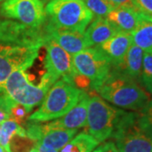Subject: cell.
I'll use <instances>...</instances> for the list:
<instances>
[{
    "label": "cell",
    "instance_id": "1",
    "mask_svg": "<svg viewBox=\"0 0 152 152\" xmlns=\"http://www.w3.org/2000/svg\"><path fill=\"white\" fill-rule=\"evenodd\" d=\"M44 39L43 27L33 29L11 20H0V86L14 71L26 70L32 65Z\"/></svg>",
    "mask_w": 152,
    "mask_h": 152
},
{
    "label": "cell",
    "instance_id": "2",
    "mask_svg": "<svg viewBox=\"0 0 152 152\" xmlns=\"http://www.w3.org/2000/svg\"><path fill=\"white\" fill-rule=\"evenodd\" d=\"M94 90L114 106L133 112L141 111L151 102L149 93L138 81L113 67L108 76Z\"/></svg>",
    "mask_w": 152,
    "mask_h": 152
},
{
    "label": "cell",
    "instance_id": "3",
    "mask_svg": "<svg viewBox=\"0 0 152 152\" xmlns=\"http://www.w3.org/2000/svg\"><path fill=\"white\" fill-rule=\"evenodd\" d=\"M84 93L73 83L58 80L49 88L39 108L28 117V122L45 123L59 118L78 103Z\"/></svg>",
    "mask_w": 152,
    "mask_h": 152
},
{
    "label": "cell",
    "instance_id": "4",
    "mask_svg": "<svg viewBox=\"0 0 152 152\" xmlns=\"http://www.w3.org/2000/svg\"><path fill=\"white\" fill-rule=\"evenodd\" d=\"M45 13L51 26L80 32L86 31L94 18L82 0H50Z\"/></svg>",
    "mask_w": 152,
    "mask_h": 152
},
{
    "label": "cell",
    "instance_id": "5",
    "mask_svg": "<svg viewBox=\"0 0 152 152\" xmlns=\"http://www.w3.org/2000/svg\"><path fill=\"white\" fill-rule=\"evenodd\" d=\"M139 112L121 110L111 138L121 152H152V138L139 125Z\"/></svg>",
    "mask_w": 152,
    "mask_h": 152
},
{
    "label": "cell",
    "instance_id": "6",
    "mask_svg": "<svg viewBox=\"0 0 152 152\" xmlns=\"http://www.w3.org/2000/svg\"><path fill=\"white\" fill-rule=\"evenodd\" d=\"M43 46L47 50L45 58L46 73L39 85L50 88L60 78L74 84L73 80L77 73L74 69L70 55L46 32Z\"/></svg>",
    "mask_w": 152,
    "mask_h": 152
},
{
    "label": "cell",
    "instance_id": "7",
    "mask_svg": "<svg viewBox=\"0 0 152 152\" xmlns=\"http://www.w3.org/2000/svg\"><path fill=\"white\" fill-rule=\"evenodd\" d=\"M121 109L115 108L99 96H89L86 127L88 134L99 143L111 138Z\"/></svg>",
    "mask_w": 152,
    "mask_h": 152
},
{
    "label": "cell",
    "instance_id": "8",
    "mask_svg": "<svg viewBox=\"0 0 152 152\" xmlns=\"http://www.w3.org/2000/svg\"><path fill=\"white\" fill-rule=\"evenodd\" d=\"M4 88L11 99L22 105L28 113L42 102L49 90L41 85H33L26 70L22 69L14 71L6 80Z\"/></svg>",
    "mask_w": 152,
    "mask_h": 152
},
{
    "label": "cell",
    "instance_id": "9",
    "mask_svg": "<svg viewBox=\"0 0 152 152\" xmlns=\"http://www.w3.org/2000/svg\"><path fill=\"white\" fill-rule=\"evenodd\" d=\"M72 63L77 74L91 80V88L100 86L112 69L109 58L99 48H90L73 55Z\"/></svg>",
    "mask_w": 152,
    "mask_h": 152
},
{
    "label": "cell",
    "instance_id": "10",
    "mask_svg": "<svg viewBox=\"0 0 152 152\" xmlns=\"http://www.w3.org/2000/svg\"><path fill=\"white\" fill-rule=\"evenodd\" d=\"M0 15L33 29L43 27L47 20L41 0H5L0 8Z\"/></svg>",
    "mask_w": 152,
    "mask_h": 152
},
{
    "label": "cell",
    "instance_id": "11",
    "mask_svg": "<svg viewBox=\"0 0 152 152\" xmlns=\"http://www.w3.org/2000/svg\"><path fill=\"white\" fill-rule=\"evenodd\" d=\"M44 31L69 54L75 55L88 48L85 32L58 29L48 23L44 26Z\"/></svg>",
    "mask_w": 152,
    "mask_h": 152
},
{
    "label": "cell",
    "instance_id": "12",
    "mask_svg": "<svg viewBox=\"0 0 152 152\" xmlns=\"http://www.w3.org/2000/svg\"><path fill=\"white\" fill-rule=\"evenodd\" d=\"M89 96L84 93L78 103L69 113L55 121L44 124L46 129H78L86 126Z\"/></svg>",
    "mask_w": 152,
    "mask_h": 152
},
{
    "label": "cell",
    "instance_id": "13",
    "mask_svg": "<svg viewBox=\"0 0 152 152\" xmlns=\"http://www.w3.org/2000/svg\"><path fill=\"white\" fill-rule=\"evenodd\" d=\"M131 45V34L118 31L98 48L108 58L112 67L117 68L123 63Z\"/></svg>",
    "mask_w": 152,
    "mask_h": 152
},
{
    "label": "cell",
    "instance_id": "14",
    "mask_svg": "<svg viewBox=\"0 0 152 152\" xmlns=\"http://www.w3.org/2000/svg\"><path fill=\"white\" fill-rule=\"evenodd\" d=\"M141 14L134 9L114 8L106 17L118 31L131 34L134 31Z\"/></svg>",
    "mask_w": 152,
    "mask_h": 152
},
{
    "label": "cell",
    "instance_id": "15",
    "mask_svg": "<svg viewBox=\"0 0 152 152\" xmlns=\"http://www.w3.org/2000/svg\"><path fill=\"white\" fill-rule=\"evenodd\" d=\"M117 32L118 31L107 20L106 18L95 19V20L85 31V37L88 48H98L110 38L113 37Z\"/></svg>",
    "mask_w": 152,
    "mask_h": 152
},
{
    "label": "cell",
    "instance_id": "16",
    "mask_svg": "<svg viewBox=\"0 0 152 152\" xmlns=\"http://www.w3.org/2000/svg\"><path fill=\"white\" fill-rule=\"evenodd\" d=\"M42 135L37 143H40L45 146L61 150L73 139L77 134V129H46L44 124H40Z\"/></svg>",
    "mask_w": 152,
    "mask_h": 152
},
{
    "label": "cell",
    "instance_id": "17",
    "mask_svg": "<svg viewBox=\"0 0 152 152\" xmlns=\"http://www.w3.org/2000/svg\"><path fill=\"white\" fill-rule=\"evenodd\" d=\"M143 56L144 51L132 43L126 53L123 63L115 69H118L125 75L129 76L136 81H140L142 71Z\"/></svg>",
    "mask_w": 152,
    "mask_h": 152
},
{
    "label": "cell",
    "instance_id": "18",
    "mask_svg": "<svg viewBox=\"0 0 152 152\" xmlns=\"http://www.w3.org/2000/svg\"><path fill=\"white\" fill-rule=\"evenodd\" d=\"M132 43L144 52L152 51V17L140 15L138 26L131 33Z\"/></svg>",
    "mask_w": 152,
    "mask_h": 152
},
{
    "label": "cell",
    "instance_id": "19",
    "mask_svg": "<svg viewBox=\"0 0 152 152\" xmlns=\"http://www.w3.org/2000/svg\"><path fill=\"white\" fill-rule=\"evenodd\" d=\"M99 142L86 131L80 133L61 149L60 152H91Z\"/></svg>",
    "mask_w": 152,
    "mask_h": 152
},
{
    "label": "cell",
    "instance_id": "20",
    "mask_svg": "<svg viewBox=\"0 0 152 152\" xmlns=\"http://www.w3.org/2000/svg\"><path fill=\"white\" fill-rule=\"evenodd\" d=\"M15 135L27 136L26 129L15 121L8 118L0 124V145L10 152V141Z\"/></svg>",
    "mask_w": 152,
    "mask_h": 152
},
{
    "label": "cell",
    "instance_id": "21",
    "mask_svg": "<svg viewBox=\"0 0 152 152\" xmlns=\"http://www.w3.org/2000/svg\"><path fill=\"white\" fill-rule=\"evenodd\" d=\"M140 81L147 92L152 94V51L144 52Z\"/></svg>",
    "mask_w": 152,
    "mask_h": 152
},
{
    "label": "cell",
    "instance_id": "22",
    "mask_svg": "<svg viewBox=\"0 0 152 152\" xmlns=\"http://www.w3.org/2000/svg\"><path fill=\"white\" fill-rule=\"evenodd\" d=\"M83 2L96 19H105L113 9L107 0H83Z\"/></svg>",
    "mask_w": 152,
    "mask_h": 152
},
{
    "label": "cell",
    "instance_id": "23",
    "mask_svg": "<svg viewBox=\"0 0 152 152\" xmlns=\"http://www.w3.org/2000/svg\"><path fill=\"white\" fill-rule=\"evenodd\" d=\"M138 122L142 130L152 138V100L145 108L139 112Z\"/></svg>",
    "mask_w": 152,
    "mask_h": 152
},
{
    "label": "cell",
    "instance_id": "24",
    "mask_svg": "<svg viewBox=\"0 0 152 152\" xmlns=\"http://www.w3.org/2000/svg\"><path fill=\"white\" fill-rule=\"evenodd\" d=\"M28 113H29L22 105L15 103L10 110V118L15 121L18 124H20L22 127V125L26 124V122L28 121Z\"/></svg>",
    "mask_w": 152,
    "mask_h": 152
},
{
    "label": "cell",
    "instance_id": "25",
    "mask_svg": "<svg viewBox=\"0 0 152 152\" xmlns=\"http://www.w3.org/2000/svg\"><path fill=\"white\" fill-rule=\"evenodd\" d=\"M137 10L148 17H152V0H134Z\"/></svg>",
    "mask_w": 152,
    "mask_h": 152
},
{
    "label": "cell",
    "instance_id": "26",
    "mask_svg": "<svg viewBox=\"0 0 152 152\" xmlns=\"http://www.w3.org/2000/svg\"><path fill=\"white\" fill-rule=\"evenodd\" d=\"M113 8H130L136 10L134 0H107Z\"/></svg>",
    "mask_w": 152,
    "mask_h": 152
},
{
    "label": "cell",
    "instance_id": "27",
    "mask_svg": "<svg viewBox=\"0 0 152 152\" xmlns=\"http://www.w3.org/2000/svg\"><path fill=\"white\" fill-rule=\"evenodd\" d=\"M102 152H121L113 141L106 142L102 145Z\"/></svg>",
    "mask_w": 152,
    "mask_h": 152
},
{
    "label": "cell",
    "instance_id": "28",
    "mask_svg": "<svg viewBox=\"0 0 152 152\" xmlns=\"http://www.w3.org/2000/svg\"><path fill=\"white\" fill-rule=\"evenodd\" d=\"M36 148L38 151V152H58V151H56L54 149H52V148H49L40 144V143H37L36 144Z\"/></svg>",
    "mask_w": 152,
    "mask_h": 152
},
{
    "label": "cell",
    "instance_id": "29",
    "mask_svg": "<svg viewBox=\"0 0 152 152\" xmlns=\"http://www.w3.org/2000/svg\"><path fill=\"white\" fill-rule=\"evenodd\" d=\"M8 118H10L9 114H7L5 112H4L3 110H1V109H0V124H1L3 121L8 119Z\"/></svg>",
    "mask_w": 152,
    "mask_h": 152
},
{
    "label": "cell",
    "instance_id": "30",
    "mask_svg": "<svg viewBox=\"0 0 152 152\" xmlns=\"http://www.w3.org/2000/svg\"><path fill=\"white\" fill-rule=\"evenodd\" d=\"M93 152H102V145H101L100 147L96 148Z\"/></svg>",
    "mask_w": 152,
    "mask_h": 152
},
{
    "label": "cell",
    "instance_id": "31",
    "mask_svg": "<svg viewBox=\"0 0 152 152\" xmlns=\"http://www.w3.org/2000/svg\"><path fill=\"white\" fill-rule=\"evenodd\" d=\"M0 152H7V151L4 150V147L2 146V145H0Z\"/></svg>",
    "mask_w": 152,
    "mask_h": 152
},
{
    "label": "cell",
    "instance_id": "32",
    "mask_svg": "<svg viewBox=\"0 0 152 152\" xmlns=\"http://www.w3.org/2000/svg\"><path fill=\"white\" fill-rule=\"evenodd\" d=\"M29 152H38V151L37 150V148H36V147H34L32 150H31V151H30Z\"/></svg>",
    "mask_w": 152,
    "mask_h": 152
},
{
    "label": "cell",
    "instance_id": "33",
    "mask_svg": "<svg viewBox=\"0 0 152 152\" xmlns=\"http://www.w3.org/2000/svg\"><path fill=\"white\" fill-rule=\"evenodd\" d=\"M41 1H42V2L44 4H48V3L50 0H41Z\"/></svg>",
    "mask_w": 152,
    "mask_h": 152
},
{
    "label": "cell",
    "instance_id": "34",
    "mask_svg": "<svg viewBox=\"0 0 152 152\" xmlns=\"http://www.w3.org/2000/svg\"><path fill=\"white\" fill-rule=\"evenodd\" d=\"M2 1H4V0H0V2H2Z\"/></svg>",
    "mask_w": 152,
    "mask_h": 152
},
{
    "label": "cell",
    "instance_id": "35",
    "mask_svg": "<svg viewBox=\"0 0 152 152\" xmlns=\"http://www.w3.org/2000/svg\"><path fill=\"white\" fill-rule=\"evenodd\" d=\"M82 1H83V0H82Z\"/></svg>",
    "mask_w": 152,
    "mask_h": 152
}]
</instances>
